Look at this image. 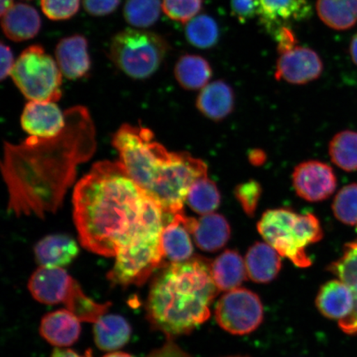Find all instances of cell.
<instances>
[{"instance_id":"6da1fadb","label":"cell","mask_w":357,"mask_h":357,"mask_svg":"<svg viewBox=\"0 0 357 357\" xmlns=\"http://www.w3.org/2000/svg\"><path fill=\"white\" fill-rule=\"evenodd\" d=\"M63 130L53 137L31 136L22 144H6L1 172L8 211L16 216L44 218L56 212L77 176L79 165L96 150L95 125L86 108L66 111Z\"/></svg>"},{"instance_id":"7a4b0ae2","label":"cell","mask_w":357,"mask_h":357,"mask_svg":"<svg viewBox=\"0 0 357 357\" xmlns=\"http://www.w3.org/2000/svg\"><path fill=\"white\" fill-rule=\"evenodd\" d=\"M73 214L80 243L89 252L115 257L160 218L162 208L119 162H97L75 186Z\"/></svg>"},{"instance_id":"3957f363","label":"cell","mask_w":357,"mask_h":357,"mask_svg":"<svg viewBox=\"0 0 357 357\" xmlns=\"http://www.w3.org/2000/svg\"><path fill=\"white\" fill-rule=\"evenodd\" d=\"M119 162L134 182L162 208L165 220L184 213L192 185L208 176L203 160L172 153L155 141L150 129L124 124L113 137Z\"/></svg>"},{"instance_id":"277c9868","label":"cell","mask_w":357,"mask_h":357,"mask_svg":"<svg viewBox=\"0 0 357 357\" xmlns=\"http://www.w3.org/2000/svg\"><path fill=\"white\" fill-rule=\"evenodd\" d=\"M211 266L204 259L192 258L159 270L146 301L147 319L155 329L176 337L206 322L218 290Z\"/></svg>"},{"instance_id":"5b68a950","label":"cell","mask_w":357,"mask_h":357,"mask_svg":"<svg viewBox=\"0 0 357 357\" xmlns=\"http://www.w3.org/2000/svg\"><path fill=\"white\" fill-rule=\"evenodd\" d=\"M257 229L281 257L301 268L311 266L307 248L319 242L324 236L322 227L314 214H298L287 208L266 211L258 222Z\"/></svg>"},{"instance_id":"8992f818","label":"cell","mask_w":357,"mask_h":357,"mask_svg":"<svg viewBox=\"0 0 357 357\" xmlns=\"http://www.w3.org/2000/svg\"><path fill=\"white\" fill-rule=\"evenodd\" d=\"M165 218L151 223L130 243L116 254L115 265L108 279L123 287L144 284L153 272L167 265L165 262L162 234Z\"/></svg>"},{"instance_id":"52a82bcc","label":"cell","mask_w":357,"mask_h":357,"mask_svg":"<svg viewBox=\"0 0 357 357\" xmlns=\"http://www.w3.org/2000/svg\"><path fill=\"white\" fill-rule=\"evenodd\" d=\"M169 50L162 36L149 31L126 29L114 36L109 57L129 77L144 79L158 71Z\"/></svg>"},{"instance_id":"ba28073f","label":"cell","mask_w":357,"mask_h":357,"mask_svg":"<svg viewBox=\"0 0 357 357\" xmlns=\"http://www.w3.org/2000/svg\"><path fill=\"white\" fill-rule=\"evenodd\" d=\"M10 77L31 101L55 102L61 99L62 74L55 60L40 45L22 52Z\"/></svg>"},{"instance_id":"9c48e42d","label":"cell","mask_w":357,"mask_h":357,"mask_svg":"<svg viewBox=\"0 0 357 357\" xmlns=\"http://www.w3.org/2000/svg\"><path fill=\"white\" fill-rule=\"evenodd\" d=\"M264 318V309L257 294L245 288L227 292L218 301L215 319L220 327L234 335L255 331Z\"/></svg>"},{"instance_id":"30bf717a","label":"cell","mask_w":357,"mask_h":357,"mask_svg":"<svg viewBox=\"0 0 357 357\" xmlns=\"http://www.w3.org/2000/svg\"><path fill=\"white\" fill-rule=\"evenodd\" d=\"M292 178L297 195L310 202L327 199L337 187V177L333 168L318 160L298 165L294 169Z\"/></svg>"},{"instance_id":"8fae6325","label":"cell","mask_w":357,"mask_h":357,"mask_svg":"<svg viewBox=\"0 0 357 357\" xmlns=\"http://www.w3.org/2000/svg\"><path fill=\"white\" fill-rule=\"evenodd\" d=\"M323 71V61L318 53L296 46L280 54L275 77L289 84H305L318 79Z\"/></svg>"},{"instance_id":"7c38bea8","label":"cell","mask_w":357,"mask_h":357,"mask_svg":"<svg viewBox=\"0 0 357 357\" xmlns=\"http://www.w3.org/2000/svg\"><path fill=\"white\" fill-rule=\"evenodd\" d=\"M78 283L61 267L40 266L31 276L28 287L36 301L54 305L68 301Z\"/></svg>"},{"instance_id":"4fadbf2b","label":"cell","mask_w":357,"mask_h":357,"mask_svg":"<svg viewBox=\"0 0 357 357\" xmlns=\"http://www.w3.org/2000/svg\"><path fill=\"white\" fill-rule=\"evenodd\" d=\"M257 15L268 33L274 36L280 29L293 22L310 19L309 0H255Z\"/></svg>"},{"instance_id":"5bb4252c","label":"cell","mask_w":357,"mask_h":357,"mask_svg":"<svg viewBox=\"0 0 357 357\" xmlns=\"http://www.w3.org/2000/svg\"><path fill=\"white\" fill-rule=\"evenodd\" d=\"M21 124L31 136L53 137L63 130L65 114L54 102L30 101L22 112Z\"/></svg>"},{"instance_id":"9a60e30c","label":"cell","mask_w":357,"mask_h":357,"mask_svg":"<svg viewBox=\"0 0 357 357\" xmlns=\"http://www.w3.org/2000/svg\"><path fill=\"white\" fill-rule=\"evenodd\" d=\"M183 223L190 234H193L196 245L202 251H220L230 239L229 223L221 214L209 213L199 220L186 216Z\"/></svg>"},{"instance_id":"2e32d148","label":"cell","mask_w":357,"mask_h":357,"mask_svg":"<svg viewBox=\"0 0 357 357\" xmlns=\"http://www.w3.org/2000/svg\"><path fill=\"white\" fill-rule=\"evenodd\" d=\"M56 59L66 78L75 80L86 77L91 67L87 39L82 35L61 39L56 48Z\"/></svg>"},{"instance_id":"e0dca14e","label":"cell","mask_w":357,"mask_h":357,"mask_svg":"<svg viewBox=\"0 0 357 357\" xmlns=\"http://www.w3.org/2000/svg\"><path fill=\"white\" fill-rule=\"evenodd\" d=\"M80 332V320L67 309L45 315L40 325L41 336L51 345L58 347L73 345Z\"/></svg>"},{"instance_id":"ac0fdd59","label":"cell","mask_w":357,"mask_h":357,"mask_svg":"<svg viewBox=\"0 0 357 357\" xmlns=\"http://www.w3.org/2000/svg\"><path fill=\"white\" fill-rule=\"evenodd\" d=\"M1 16L3 32L13 42H24L32 39L41 29L42 21L39 13L29 4H13Z\"/></svg>"},{"instance_id":"d6986e66","label":"cell","mask_w":357,"mask_h":357,"mask_svg":"<svg viewBox=\"0 0 357 357\" xmlns=\"http://www.w3.org/2000/svg\"><path fill=\"white\" fill-rule=\"evenodd\" d=\"M351 289L340 280H333L320 288L316 305L326 318L341 321L349 316L354 307Z\"/></svg>"},{"instance_id":"ffe728a7","label":"cell","mask_w":357,"mask_h":357,"mask_svg":"<svg viewBox=\"0 0 357 357\" xmlns=\"http://www.w3.org/2000/svg\"><path fill=\"white\" fill-rule=\"evenodd\" d=\"M196 106L205 117L214 121H220L227 118L234 109V89L223 80L209 83L200 91Z\"/></svg>"},{"instance_id":"44dd1931","label":"cell","mask_w":357,"mask_h":357,"mask_svg":"<svg viewBox=\"0 0 357 357\" xmlns=\"http://www.w3.org/2000/svg\"><path fill=\"white\" fill-rule=\"evenodd\" d=\"M249 278L254 282L267 284L278 275L281 256L266 243H257L249 248L245 260Z\"/></svg>"},{"instance_id":"7402d4cb","label":"cell","mask_w":357,"mask_h":357,"mask_svg":"<svg viewBox=\"0 0 357 357\" xmlns=\"http://www.w3.org/2000/svg\"><path fill=\"white\" fill-rule=\"evenodd\" d=\"M34 252L40 265L62 268L70 264L78 256L79 248L70 236L54 234L39 241Z\"/></svg>"},{"instance_id":"603a6c76","label":"cell","mask_w":357,"mask_h":357,"mask_svg":"<svg viewBox=\"0 0 357 357\" xmlns=\"http://www.w3.org/2000/svg\"><path fill=\"white\" fill-rule=\"evenodd\" d=\"M211 275L214 284L220 291L238 289L247 278L245 261L238 252L226 250L213 261Z\"/></svg>"},{"instance_id":"cb8c5ba5","label":"cell","mask_w":357,"mask_h":357,"mask_svg":"<svg viewBox=\"0 0 357 357\" xmlns=\"http://www.w3.org/2000/svg\"><path fill=\"white\" fill-rule=\"evenodd\" d=\"M185 217V213L180 214L165 223L162 234L165 257L172 263L188 261L193 255L190 231L183 223Z\"/></svg>"},{"instance_id":"d4e9b609","label":"cell","mask_w":357,"mask_h":357,"mask_svg":"<svg viewBox=\"0 0 357 357\" xmlns=\"http://www.w3.org/2000/svg\"><path fill=\"white\" fill-rule=\"evenodd\" d=\"M131 333L130 325L119 315H102L93 326L96 346L102 351L120 349L127 344Z\"/></svg>"},{"instance_id":"484cf974","label":"cell","mask_w":357,"mask_h":357,"mask_svg":"<svg viewBox=\"0 0 357 357\" xmlns=\"http://www.w3.org/2000/svg\"><path fill=\"white\" fill-rule=\"evenodd\" d=\"M316 10L330 29L346 31L357 24V0H317Z\"/></svg>"},{"instance_id":"4316f807","label":"cell","mask_w":357,"mask_h":357,"mask_svg":"<svg viewBox=\"0 0 357 357\" xmlns=\"http://www.w3.org/2000/svg\"><path fill=\"white\" fill-rule=\"evenodd\" d=\"M213 75L211 65L203 56L185 54L178 58L175 77L180 86L188 91L206 86Z\"/></svg>"},{"instance_id":"83f0119b","label":"cell","mask_w":357,"mask_h":357,"mask_svg":"<svg viewBox=\"0 0 357 357\" xmlns=\"http://www.w3.org/2000/svg\"><path fill=\"white\" fill-rule=\"evenodd\" d=\"M186 202L190 208L200 215L213 213L220 207L221 202L220 192L213 181L207 176L199 178L187 195Z\"/></svg>"},{"instance_id":"f1b7e54d","label":"cell","mask_w":357,"mask_h":357,"mask_svg":"<svg viewBox=\"0 0 357 357\" xmlns=\"http://www.w3.org/2000/svg\"><path fill=\"white\" fill-rule=\"evenodd\" d=\"M220 36V26L215 20L209 15H197L186 24L187 41L195 47L212 48L216 46Z\"/></svg>"},{"instance_id":"f546056e","label":"cell","mask_w":357,"mask_h":357,"mask_svg":"<svg viewBox=\"0 0 357 357\" xmlns=\"http://www.w3.org/2000/svg\"><path fill=\"white\" fill-rule=\"evenodd\" d=\"M333 162L343 171H357V132L344 131L337 133L329 145Z\"/></svg>"},{"instance_id":"4dcf8cb0","label":"cell","mask_w":357,"mask_h":357,"mask_svg":"<svg viewBox=\"0 0 357 357\" xmlns=\"http://www.w3.org/2000/svg\"><path fill=\"white\" fill-rule=\"evenodd\" d=\"M162 10L160 0H127L123 15L128 24L145 29L158 22Z\"/></svg>"},{"instance_id":"1f68e13d","label":"cell","mask_w":357,"mask_h":357,"mask_svg":"<svg viewBox=\"0 0 357 357\" xmlns=\"http://www.w3.org/2000/svg\"><path fill=\"white\" fill-rule=\"evenodd\" d=\"M328 271L351 289L357 306V239L345 245L342 257L328 266Z\"/></svg>"},{"instance_id":"d6a6232c","label":"cell","mask_w":357,"mask_h":357,"mask_svg":"<svg viewBox=\"0 0 357 357\" xmlns=\"http://www.w3.org/2000/svg\"><path fill=\"white\" fill-rule=\"evenodd\" d=\"M66 309L73 312L80 321L84 322L96 323L101 316L105 314L110 303H97L91 300L82 291L79 284L65 303Z\"/></svg>"},{"instance_id":"836d02e7","label":"cell","mask_w":357,"mask_h":357,"mask_svg":"<svg viewBox=\"0 0 357 357\" xmlns=\"http://www.w3.org/2000/svg\"><path fill=\"white\" fill-rule=\"evenodd\" d=\"M332 208L339 221L357 227V183L343 187L335 197Z\"/></svg>"},{"instance_id":"e575fe53","label":"cell","mask_w":357,"mask_h":357,"mask_svg":"<svg viewBox=\"0 0 357 357\" xmlns=\"http://www.w3.org/2000/svg\"><path fill=\"white\" fill-rule=\"evenodd\" d=\"M204 0H162V10L169 19L187 24L202 10Z\"/></svg>"},{"instance_id":"d590c367","label":"cell","mask_w":357,"mask_h":357,"mask_svg":"<svg viewBox=\"0 0 357 357\" xmlns=\"http://www.w3.org/2000/svg\"><path fill=\"white\" fill-rule=\"evenodd\" d=\"M79 3L80 0H41L44 15L53 21L70 19L77 15Z\"/></svg>"},{"instance_id":"8d00e7d4","label":"cell","mask_w":357,"mask_h":357,"mask_svg":"<svg viewBox=\"0 0 357 357\" xmlns=\"http://www.w3.org/2000/svg\"><path fill=\"white\" fill-rule=\"evenodd\" d=\"M261 191L260 184L256 181H249L236 187V198L244 212L250 217L254 216L256 213Z\"/></svg>"},{"instance_id":"74e56055","label":"cell","mask_w":357,"mask_h":357,"mask_svg":"<svg viewBox=\"0 0 357 357\" xmlns=\"http://www.w3.org/2000/svg\"><path fill=\"white\" fill-rule=\"evenodd\" d=\"M230 7L231 15L242 24L257 15L255 0H231Z\"/></svg>"},{"instance_id":"f35d334b","label":"cell","mask_w":357,"mask_h":357,"mask_svg":"<svg viewBox=\"0 0 357 357\" xmlns=\"http://www.w3.org/2000/svg\"><path fill=\"white\" fill-rule=\"evenodd\" d=\"M120 0H83L84 10L89 15L100 17L117 10Z\"/></svg>"},{"instance_id":"ab89813d","label":"cell","mask_w":357,"mask_h":357,"mask_svg":"<svg viewBox=\"0 0 357 357\" xmlns=\"http://www.w3.org/2000/svg\"><path fill=\"white\" fill-rule=\"evenodd\" d=\"M275 38L278 42L280 54L298 46L296 35L289 26H284V28L280 29L278 33L275 35Z\"/></svg>"},{"instance_id":"60d3db41","label":"cell","mask_w":357,"mask_h":357,"mask_svg":"<svg viewBox=\"0 0 357 357\" xmlns=\"http://www.w3.org/2000/svg\"><path fill=\"white\" fill-rule=\"evenodd\" d=\"M15 58L10 47L1 43V70H0V79L3 80L11 75L13 66H15Z\"/></svg>"},{"instance_id":"b9f144b4","label":"cell","mask_w":357,"mask_h":357,"mask_svg":"<svg viewBox=\"0 0 357 357\" xmlns=\"http://www.w3.org/2000/svg\"><path fill=\"white\" fill-rule=\"evenodd\" d=\"M146 357H191L181 347L172 342L166 343L162 347L155 350Z\"/></svg>"},{"instance_id":"7bdbcfd3","label":"cell","mask_w":357,"mask_h":357,"mask_svg":"<svg viewBox=\"0 0 357 357\" xmlns=\"http://www.w3.org/2000/svg\"><path fill=\"white\" fill-rule=\"evenodd\" d=\"M52 357H92L91 350L86 351L84 355H79L77 352L69 349H56L53 351Z\"/></svg>"},{"instance_id":"ee69618b","label":"cell","mask_w":357,"mask_h":357,"mask_svg":"<svg viewBox=\"0 0 357 357\" xmlns=\"http://www.w3.org/2000/svg\"><path fill=\"white\" fill-rule=\"evenodd\" d=\"M349 53L351 61L357 66V33L352 37L351 40Z\"/></svg>"},{"instance_id":"f6af8a7d","label":"cell","mask_w":357,"mask_h":357,"mask_svg":"<svg viewBox=\"0 0 357 357\" xmlns=\"http://www.w3.org/2000/svg\"><path fill=\"white\" fill-rule=\"evenodd\" d=\"M250 159H251V162L254 165H261L264 162L265 160V154L263 153V151H253L250 155Z\"/></svg>"},{"instance_id":"bcb514c9","label":"cell","mask_w":357,"mask_h":357,"mask_svg":"<svg viewBox=\"0 0 357 357\" xmlns=\"http://www.w3.org/2000/svg\"><path fill=\"white\" fill-rule=\"evenodd\" d=\"M13 6V0H1V6H0V13H1V15L10 10Z\"/></svg>"},{"instance_id":"7dc6e473","label":"cell","mask_w":357,"mask_h":357,"mask_svg":"<svg viewBox=\"0 0 357 357\" xmlns=\"http://www.w3.org/2000/svg\"><path fill=\"white\" fill-rule=\"evenodd\" d=\"M104 357H132V356L128 354H124V352H112V354H107Z\"/></svg>"}]
</instances>
